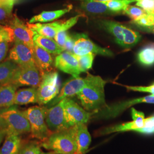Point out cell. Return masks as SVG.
<instances>
[{"mask_svg": "<svg viewBox=\"0 0 154 154\" xmlns=\"http://www.w3.org/2000/svg\"><path fill=\"white\" fill-rule=\"evenodd\" d=\"M106 81L98 75L91 74L88 85L77 94L83 109L91 112H97L106 106L105 86Z\"/></svg>", "mask_w": 154, "mask_h": 154, "instance_id": "1", "label": "cell"}, {"mask_svg": "<svg viewBox=\"0 0 154 154\" xmlns=\"http://www.w3.org/2000/svg\"><path fill=\"white\" fill-rule=\"evenodd\" d=\"M0 130L6 134L30 132V125L23 111L10 107L0 112Z\"/></svg>", "mask_w": 154, "mask_h": 154, "instance_id": "2", "label": "cell"}, {"mask_svg": "<svg viewBox=\"0 0 154 154\" xmlns=\"http://www.w3.org/2000/svg\"><path fill=\"white\" fill-rule=\"evenodd\" d=\"M41 146L57 154H76L77 144L74 126L53 132L41 143Z\"/></svg>", "mask_w": 154, "mask_h": 154, "instance_id": "3", "label": "cell"}, {"mask_svg": "<svg viewBox=\"0 0 154 154\" xmlns=\"http://www.w3.org/2000/svg\"><path fill=\"white\" fill-rule=\"evenodd\" d=\"M98 23L100 28L111 34L115 39L116 43L123 48H131L137 44L141 39L139 33L119 22L108 20H100Z\"/></svg>", "mask_w": 154, "mask_h": 154, "instance_id": "4", "label": "cell"}, {"mask_svg": "<svg viewBox=\"0 0 154 154\" xmlns=\"http://www.w3.org/2000/svg\"><path fill=\"white\" fill-rule=\"evenodd\" d=\"M45 107L35 106L23 111L30 125L32 134L34 138L44 141L49 137L53 132L48 128L46 122Z\"/></svg>", "mask_w": 154, "mask_h": 154, "instance_id": "5", "label": "cell"}, {"mask_svg": "<svg viewBox=\"0 0 154 154\" xmlns=\"http://www.w3.org/2000/svg\"><path fill=\"white\" fill-rule=\"evenodd\" d=\"M60 87L59 75L57 72L45 73L37 88L38 103L45 105L52 101L60 93Z\"/></svg>", "mask_w": 154, "mask_h": 154, "instance_id": "6", "label": "cell"}, {"mask_svg": "<svg viewBox=\"0 0 154 154\" xmlns=\"http://www.w3.org/2000/svg\"><path fill=\"white\" fill-rule=\"evenodd\" d=\"M42 79V75L36 65L18 66L7 84H11L17 88L26 86L37 88H38Z\"/></svg>", "mask_w": 154, "mask_h": 154, "instance_id": "7", "label": "cell"}, {"mask_svg": "<svg viewBox=\"0 0 154 154\" xmlns=\"http://www.w3.org/2000/svg\"><path fill=\"white\" fill-rule=\"evenodd\" d=\"M142 103L154 104V95H149L143 97L119 102L113 105H106L102 109L93 112L92 118L102 119L116 118L131 106Z\"/></svg>", "mask_w": 154, "mask_h": 154, "instance_id": "8", "label": "cell"}, {"mask_svg": "<svg viewBox=\"0 0 154 154\" xmlns=\"http://www.w3.org/2000/svg\"><path fill=\"white\" fill-rule=\"evenodd\" d=\"M64 114L66 122L70 127L87 124L92 118L93 112L83 109L72 99H63Z\"/></svg>", "mask_w": 154, "mask_h": 154, "instance_id": "9", "label": "cell"}, {"mask_svg": "<svg viewBox=\"0 0 154 154\" xmlns=\"http://www.w3.org/2000/svg\"><path fill=\"white\" fill-rule=\"evenodd\" d=\"M75 43L72 50V53L78 55H83L88 53L112 57V51L107 48L100 47L91 41L86 34H77L74 35Z\"/></svg>", "mask_w": 154, "mask_h": 154, "instance_id": "10", "label": "cell"}, {"mask_svg": "<svg viewBox=\"0 0 154 154\" xmlns=\"http://www.w3.org/2000/svg\"><path fill=\"white\" fill-rule=\"evenodd\" d=\"M45 119L48 128L53 132L65 130L71 127L67 123L65 117L63 99L52 107L47 109Z\"/></svg>", "mask_w": 154, "mask_h": 154, "instance_id": "11", "label": "cell"}, {"mask_svg": "<svg viewBox=\"0 0 154 154\" xmlns=\"http://www.w3.org/2000/svg\"><path fill=\"white\" fill-rule=\"evenodd\" d=\"M90 74H88L85 78L72 77L64 84L59 94L52 100L51 105L54 106L62 99L77 95V94L79 93L83 88L88 85L90 81Z\"/></svg>", "mask_w": 154, "mask_h": 154, "instance_id": "12", "label": "cell"}, {"mask_svg": "<svg viewBox=\"0 0 154 154\" xmlns=\"http://www.w3.org/2000/svg\"><path fill=\"white\" fill-rule=\"evenodd\" d=\"M9 58L18 66L36 65L33 49L18 41H14Z\"/></svg>", "mask_w": 154, "mask_h": 154, "instance_id": "13", "label": "cell"}, {"mask_svg": "<svg viewBox=\"0 0 154 154\" xmlns=\"http://www.w3.org/2000/svg\"><path fill=\"white\" fill-rule=\"evenodd\" d=\"M9 23V26L13 31L14 41H20L33 49V38L37 33L29 28L16 16H13Z\"/></svg>", "mask_w": 154, "mask_h": 154, "instance_id": "14", "label": "cell"}, {"mask_svg": "<svg viewBox=\"0 0 154 154\" xmlns=\"http://www.w3.org/2000/svg\"><path fill=\"white\" fill-rule=\"evenodd\" d=\"M54 65L62 72L70 74L75 78L79 77L82 72L74 54L67 51H64L57 55Z\"/></svg>", "mask_w": 154, "mask_h": 154, "instance_id": "15", "label": "cell"}, {"mask_svg": "<svg viewBox=\"0 0 154 154\" xmlns=\"http://www.w3.org/2000/svg\"><path fill=\"white\" fill-rule=\"evenodd\" d=\"M33 51L36 65L42 75L53 72L54 61L51 54L35 44L34 46Z\"/></svg>", "mask_w": 154, "mask_h": 154, "instance_id": "16", "label": "cell"}, {"mask_svg": "<svg viewBox=\"0 0 154 154\" xmlns=\"http://www.w3.org/2000/svg\"><path fill=\"white\" fill-rule=\"evenodd\" d=\"M77 144L76 154H85L90 145L91 137L86 124H79L74 126Z\"/></svg>", "mask_w": 154, "mask_h": 154, "instance_id": "17", "label": "cell"}, {"mask_svg": "<svg viewBox=\"0 0 154 154\" xmlns=\"http://www.w3.org/2000/svg\"><path fill=\"white\" fill-rule=\"evenodd\" d=\"M145 126V118L132 119V121L116 125L114 126L106 127L99 131V135H105L116 132L135 131L136 130Z\"/></svg>", "mask_w": 154, "mask_h": 154, "instance_id": "18", "label": "cell"}, {"mask_svg": "<svg viewBox=\"0 0 154 154\" xmlns=\"http://www.w3.org/2000/svg\"><path fill=\"white\" fill-rule=\"evenodd\" d=\"M80 7L83 11L93 15L106 16L119 14L110 10L100 1L85 0L81 2Z\"/></svg>", "mask_w": 154, "mask_h": 154, "instance_id": "19", "label": "cell"}, {"mask_svg": "<svg viewBox=\"0 0 154 154\" xmlns=\"http://www.w3.org/2000/svg\"><path fill=\"white\" fill-rule=\"evenodd\" d=\"M63 21H54V22L42 23L37 22L34 23H28V27L35 32L41 35L54 39L55 35L60 29Z\"/></svg>", "mask_w": 154, "mask_h": 154, "instance_id": "20", "label": "cell"}, {"mask_svg": "<svg viewBox=\"0 0 154 154\" xmlns=\"http://www.w3.org/2000/svg\"><path fill=\"white\" fill-rule=\"evenodd\" d=\"M72 8V5L67 6L65 8L52 11H44L40 14L33 17L30 19L28 23H34L37 22L45 23V22H52L60 18L66 13H69Z\"/></svg>", "mask_w": 154, "mask_h": 154, "instance_id": "21", "label": "cell"}, {"mask_svg": "<svg viewBox=\"0 0 154 154\" xmlns=\"http://www.w3.org/2000/svg\"><path fill=\"white\" fill-rule=\"evenodd\" d=\"M33 41L34 44L43 48L51 54L59 55L65 51L54 39L41 35L37 33L34 36Z\"/></svg>", "mask_w": 154, "mask_h": 154, "instance_id": "22", "label": "cell"}, {"mask_svg": "<svg viewBox=\"0 0 154 154\" xmlns=\"http://www.w3.org/2000/svg\"><path fill=\"white\" fill-rule=\"evenodd\" d=\"M35 103H38L37 88L32 87L20 89L16 92L14 105H25Z\"/></svg>", "mask_w": 154, "mask_h": 154, "instance_id": "23", "label": "cell"}, {"mask_svg": "<svg viewBox=\"0 0 154 154\" xmlns=\"http://www.w3.org/2000/svg\"><path fill=\"white\" fill-rule=\"evenodd\" d=\"M21 147L19 135L6 134L4 143L0 150V154H18Z\"/></svg>", "mask_w": 154, "mask_h": 154, "instance_id": "24", "label": "cell"}, {"mask_svg": "<svg viewBox=\"0 0 154 154\" xmlns=\"http://www.w3.org/2000/svg\"><path fill=\"white\" fill-rule=\"evenodd\" d=\"M17 88L11 84L0 85V107H8L14 105Z\"/></svg>", "mask_w": 154, "mask_h": 154, "instance_id": "25", "label": "cell"}, {"mask_svg": "<svg viewBox=\"0 0 154 154\" xmlns=\"http://www.w3.org/2000/svg\"><path fill=\"white\" fill-rule=\"evenodd\" d=\"M18 65L11 61L0 63V83L3 85L9 82Z\"/></svg>", "mask_w": 154, "mask_h": 154, "instance_id": "26", "label": "cell"}, {"mask_svg": "<svg viewBox=\"0 0 154 154\" xmlns=\"http://www.w3.org/2000/svg\"><path fill=\"white\" fill-rule=\"evenodd\" d=\"M138 60L143 66H151L154 65V43L147 45L138 53Z\"/></svg>", "mask_w": 154, "mask_h": 154, "instance_id": "27", "label": "cell"}, {"mask_svg": "<svg viewBox=\"0 0 154 154\" xmlns=\"http://www.w3.org/2000/svg\"><path fill=\"white\" fill-rule=\"evenodd\" d=\"M137 1V0H106L103 1L102 2L112 11L118 14H122V11L127 6Z\"/></svg>", "mask_w": 154, "mask_h": 154, "instance_id": "28", "label": "cell"}, {"mask_svg": "<svg viewBox=\"0 0 154 154\" xmlns=\"http://www.w3.org/2000/svg\"><path fill=\"white\" fill-rule=\"evenodd\" d=\"M95 55L96 54L91 53L83 55L74 54L78 62V64L82 72H87L91 69Z\"/></svg>", "mask_w": 154, "mask_h": 154, "instance_id": "29", "label": "cell"}, {"mask_svg": "<svg viewBox=\"0 0 154 154\" xmlns=\"http://www.w3.org/2000/svg\"><path fill=\"white\" fill-rule=\"evenodd\" d=\"M14 0H8L4 3L0 4V22L9 21L13 17L12 14Z\"/></svg>", "mask_w": 154, "mask_h": 154, "instance_id": "30", "label": "cell"}, {"mask_svg": "<svg viewBox=\"0 0 154 154\" xmlns=\"http://www.w3.org/2000/svg\"><path fill=\"white\" fill-rule=\"evenodd\" d=\"M146 13V11L137 6H132L131 5L127 6L122 11V14H124L130 17L131 19V21L137 20Z\"/></svg>", "mask_w": 154, "mask_h": 154, "instance_id": "31", "label": "cell"}, {"mask_svg": "<svg viewBox=\"0 0 154 154\" xmlns=\"http://www.w3.org/2000/svg\"><path fill=\"white\" fill-rule=\"evenodd\" d=\"M133 23L146 28H151L154 26V13H146L136 20L132 21Z\"/></svg>", "mask_w": 154, "mask_h": 154, "instance_id": "32", "label": "cell"}, {"mask_svg": "<svg viewBox=\"0 0 154 154\" xmlns=\"http://www.w3.org/2000/svg\"><path fill=\"white\" fill-rule=\"evenodd\" d=\"M41 146L37 142H29L21 147L18 154H40Z\"/></svg>", "mask_w": 154, "mask_h": 154, "instance_id": "33", "label": "cell"}, {"mask_svg": "<svg viewBox=\"0 0 154 154\" xmlns=\"http://www.w3.org/2000/svg\"><path fill=\"white\" fill-rule=\"evenodd\" d=\"M14 41L13 31L10 26H2L0 28V43L7 42L8 43Z\"/></svg>", "mask_w": 154, "mask_h": 154, "instance_id": "34", "label": "cell"}, {"mask_svg": "<svg viewBox=\"0 0 154 154\" xmlns=\"http://www.w3.org/2000/svg\"><path fill=\"white\" fill-rule=\"evenodd\" d=\"M135 5L147 13H154V0H137Z\"/></svg>", "mask_w": 154, "mask_h": 154, "instance_id": "35", "label": "cell"}, {"mask_svg": "<svg viewBox=\"0 0 154 154\" xmlns=\"http://www.w3.org/2000/svg\"><path fill=\"white\" fill-rule=\"evenodd\" d=\"M123 86L126 88L128 90L143 93H149L154 95V83L147 86H133L127 85H123Z\"/></svg>", "mask_w": 154, "mask_h": 154, "instance_id": "36", "label": "cell"}, {"mask_svg": "<svg viewBox=\"0 0 154 154\" xmlns=\"http://www.w3.org/2000/svg\"><path fill=\"white\" fill-rule=\"evenodd\" d=\"M68 34H69L67 33V31L63 30L60 29L57 33V34L55 35V37L54 38L57 42V43L63 49V46L65 44Z\"/></svg>", "mask_w": 154, "mask_h": 154, "instance_id": "37", "label": "cell"}, {"mask_svg": "<svg viewBox=\"0 0 154 154\" xmlns=\"http://www.w3.org/2000/svg\"><path fill=\"white\" fill-rule=\"evenodd\" d=\"M74 43H75L74 36L68 34L65 44L63 46V49L65 51H67L72 53V50L74 46Z\"/></svg>", "mask_w": 154, "mask_h": 154, "instance_id": "38", "label": "cell"}, {"mask_svg": "<svg viewBox=\"0 0 154 154\" xmlns=\"http://www.w3.org/2000/svg\"><path fill=\"white\" fill-rule=\"evenodd\" d=\"M9 50L8 42H4L0 43V63L4 61L8 54Z\"/></svg>", "mask_w": 154, "mask_h": 154, "instance_id": "39", "label": "cell"}, {"mask_svg": "<svg viewBox=\"0 0 154 154\" xmlns=\"http://www.w3.org/2000/svg\"><path fill=\"white\" fill-rule=\"evenodd\" d=\"M135 131L140 132L142 134H151L154 133V127H144L143 128L136 130Z\"/></svg>", "mask_w": 154, "mask_h": 154, "instance_id": "40", "label": "cell"}, {"mask_svg": "<svg viewBox=\"0 0 154 154\" xmlns=\"http://www.w3.org/2000/svg\"><path fill=\"white\" fill-rule=\"evenodd\" d=\"M147 127H154V115L145 118V126Z\"/></svg>", "mask_w": 154, "mask_h": 154, "instance_id": "41", "label": "cell"}, {"mask_svg": "<svg viewBox=\"0 0 154 154\" xmlns=\"http://www.w3.org/2000/svg\"><path fill=\"white\" fill-rule=\"evenodd\" d=\"M5 134V133H4L3 131H2L0 130V144L1 143V142H2V139H3L4 135Z\"/></svg>", "mask_w": 154, "mask_h": 154, "instance_id": "42", "label": "cell"}, {"mask_svg": "<svg viewBox=\"0 0 154 154\" xmlns=\"http://www.w3.org/2000/svg\"><path fill=\"white\" fill-rule=\"evenodd\" d=\"M55 153L54 152L52 151V152H41L40 154H55Z\"/></svg>", "mask_w": 154, "mask_h": 154, "instance_id": "43", "label": "cell"}, {"mask_svg": "<svg viewBox=\"0 0 154 154\" xmlns=\"http://www.w3.org/2000/svg\"><path fill=\"white\" fill-rule=\"evenodd\" d=\"M8 0H0V4H2V3H4L6 1H8Z\"/></svg>", "mask_w": 154, "mask_h": 154, "instance_id": "44", "label": "cell"}, {"mask_svg": "<svg viewBox=\"0 0 154 154\" xmlns=\"http://www.w3.org/2000/svg\"><path fill=\"white\" fill-rule=\"evenodd\" d=\"M94 1H106V0H94Z\"/></svg>", "mask_w": 154, "mask_h": 154, "instance_id": "45", "label": "cell"}, {"mask_svg": "<svg viewBox=\"0 0 154 154\" xmlns=\"http://www.w3.org/2000/svg\"><path fill=\"white\" fill-rule=\"evenodd\" d=\"M153 27V29H152V30H153V31L154 32V26H152Z\"/></svg>", "mask_w": 154, "mask_h": 154, "instance_id": "46", "label": "cell"}, {"mask_svg": "<svg viewBox=\"0 0 154 154\" xmlns=\"http://www.w3.org/2000/svg\"><path fill=\"white\" fill-rule=\"evenodd\" d=\"M2 26H1V25H0V28H1V27H2Z\"/></svg>", "mask_w": 154, "mask_h": 154, "instance_id": "47", "label": "cell"}, {"mask_svg": "<svg viewBox=\"0 0 154 154\" xmlns=\"http://www.w3.org/2000/svg\"></svg>", "mask_w": 154, "mask_h": 154, "instance_id": "48", "label": "cell"}]
</instances>
